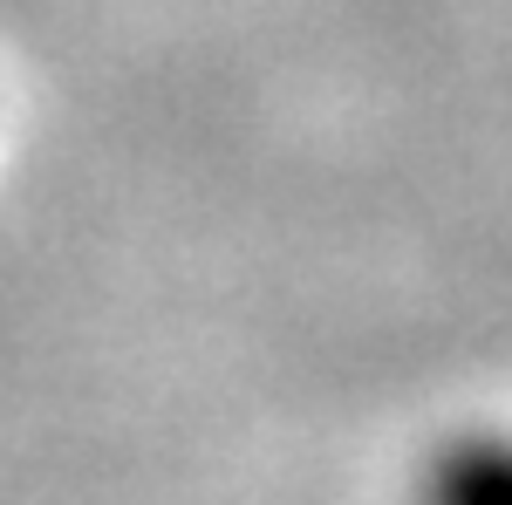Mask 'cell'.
<instances>
[{
	"label": "cell",
	"mask_w": 512,
	"mask_h": 505,
	"mask_svg": "<svg viewBox=\"0 0 512 505\" xmlns=\"http://www.w3.org/2000/svg\"><path fill=\"white\" fill-rule=\"evenodd\" d=\"M444 499H492L512 492V444H458L431 478Z\"/></svg>",
	"instance_id": "obj_1"
}]
</instances>
